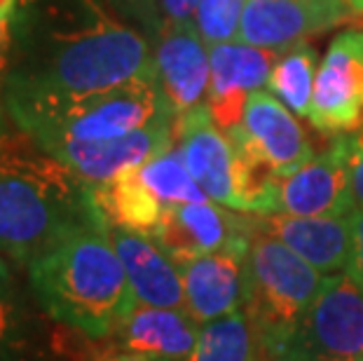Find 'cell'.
Here are the masks:
<instances>
[{"mask_svg": "<svg viewBox=\"0 0 363 361\" xmlns=\"http://www.w3.org/2000/svg\"><path fill=\"white\" fill-rule=\"evenodd\" d=\"M152 68L148 35L101 0H26L5 99L104 91Z\"/></svg>", "mask_w": 363, "mask_h": 361, "instance_id": "obj_1", "label": "cell"}, {"mask_svg": "<svg viewBox=\"0 0 363 361\" xmlns=\"http://www.w3.org/2000/svg\"><path fill=\"white\" fill-rule=\"evenodd\" d=\"M99 221L87 183L0 113V253L28 265L64 235Z\"/></svg>", "mask_w": 363, "mask_h": 361, "instance_id": "obj_2", "label": "cell"}, {"mask_svg": "<svg viewBox=\"0 0 363 361\" xmlns=\"http://www.w3.org/2000/svg\"><path fill=\"white\" fill-rule=\"evenodd\" d=\"M35 301L59 324L113 338L136 307L106 221L75 228L26 265Z\"/></svg>", "mask_w": 363, "mask_h": 361, "instance_id": "obj_3", "label": "cell"}, {"mask_svg": "<svg viewBox=\"0 0 363 361\" xmlns=\"http://www.w3.org/2000/svg\"><path fill=\"white\" fill-rule=\"evenodd\" d=\"M7 115L40 145L52 141L101 143L179 118L155 68L104 91L78 96L5 99Z\"/></svg>", "mask_w": 363, "mask_h": 361, "instance_id": "obj_4", "label": "cell"}, {"mask_svg": "<svg viewBox=\"0 0 363 361\" xmlns=\"http://www.w3.org/2000/svg\"><path fill=\"white\" fill-rule=\"evenodd\" d=\"M323 279V272L284 242L253 228L244 260L242 310L256 331L260 357L274 350L298 326L319 296Z\"/></svg>", "mask_w": 363, "mask_h": 361, "instance_id": "obj_5", "label": "cell"}, {"mask_svg": "<svg viewBox=\"0 0 363 361\" xmlns=\"http://www.w3.org/2000/svg\"><path fill=\"white\" fill-rule=\"evenodd\" d=\"M265 361H363V289L347 272L326 274L298 326Z\"/></svg>", "mask_w": 363, "mask_h": 361, "instance_id": "obj_6", "label": "cell"}, {"mask_svg": "<svg viewBox=\"0 0 363 361\" xmlns=\"http://www.w3.org/2000/svg\"><path fill=\"white\" fill-rule=\"evenodd\" d=\"M326 136L363 127V26L347 28L330 40L316 71L310 118Z\"/></svg>", "mask_w": 363, "mask_h": 361, "instance_id": "obj_7", "label": "cell"}, {"mask_svg": "<svg viewBox=\"0 0 363 361\" xmlns=\"http://www.w3.org/2000/svg\"><path fill=\"white\" fill-rule=\"evenodd\" d=\"M352 134L333 136L326 150L314 152L291 174L279 179L277 211L291 216H350Z\"/></svg>", "mask_w": 363, "mask_h": 361, "instance_id": "obj_8", "label": "cell"}, {"mask_svg": "<svg viewBox=\"0 0 363 361\" xmlns=\"http://www.w3.org/2000/svg\"><path fill=\"white\" fill-rule=\"evenodd\" d=\"M253 235L251 218L223 209V204L190 202L169 206L150 237L176 263H188L199 256L249 244Z\"/></svg>", "mask_w": 363, "mask_h": 361, "instance_id": "obj_9", "label": "cell"}, {"mask_svg": "<svg viewBox=\"0 0 363 361\" xmlns=\"http://www.w3.org/2000/svg\"><path fill=\"white\" fill-rule=\"evenodd\" d=\"M352 17L345 0H246L237 40L284 52Z\"/></svg>", "mask_w": 363, "mask_h": 361, "instance_id": "obj_10", "label": "cell"}, {"mask_svg": "<svg viewBox=\"0 0 363 361\" xmlns=\"http://www.w3.org/2000/svg\"><path fill=\"white\" fill-rule=\"evenodd\" d=\"M281 52L230 40L208 48L211 80H208L206 106L216 127L223 134L242 125L246 101L253 91L267 84L269 73Z\"/></svg>", "mask_w": 363, "mask_h": 361, "instance_id": "obj_11", "label": "cell"}, {"mask_svg": "<svg viewBox=\"0 0 363 361\" xmlns=\"http://www.w3.org/2000/svg\"><path fill=\"white\" fill-rule=\"evenodd\" d=\"M176 125L179 118L157 122L115 141H52L43 148L61 160L68 169H73L89 188H96L127 169L141 167L150 157L172 148L176 143Z\"/></svg>", "mask_w": 363, "mask_h": 361, "instance_id": "obj_12", "label": "cell"}, {"mask_svg": "<svg viewBox=\"0 0 363 361\" xmlns=\"http://www.w3.org/2000/svg\"><path fill=\"white\" fill-rule=\"evenodd\" d=\"M176 145L192 179L202 186L208 199L239 211L233 143L216 127L206 104L179 115Z\"/></svg>", "mask_w": 363, "mask_h": 361, "instance_id": "obj_13", "label": "cell"}, {"mask_svg": "<svg viewBox=\"0 0 363 361\" xmlns=\"http://www.w3.org/2000/svg\"><path fill=\"white\" fill-rule=\"evenodd\" d=\"M155 73L172 109L183 115L206 104L211 61L195 21H164L155 38Z\"/></svg>", "mask_w": 363, "mask_h": 361, "instance_id": "obj_14", "label": "cell"}, {"mask_svg": "<svg viewBox=\"0 0 363 361\" xmlns=\"http://www.w3.org/2000/svg\"><path fill=\"white\" fill-rule=\"evenodd\" d=\"M225 136L246 143L279 176L291 174L314 155L312 143L296 115L267 89L253 91L246 101L242 125Z\"/></svg>", "mask_w": 363, "mask_h": 361, "instance_id": "obj_15", "label": "cell"}, {"mask_svg": "<svg viewBox=\"0 0 363 361\" xmlns=\"http://www.w3.org/2000/svg\"><path fill=\"white\" fill-rule=\"evenodd\" d=\"M249 244H239L181 263L185 310L199 324L223 319L244 307V260Z\"/></svg>", "mask_w": 363, "mask_h": 361, "instance_id": "obj_16", "label": "cell"}, {"mask_svg": "<svg viewBox=\"0 0 363 361\" xmlns=\"http://www.w3.org/2000/svg\"><path fill=\"white\" fill-rule=\"evenodd\" d=\"M253 228L284 242L300 258L323 274L342 272L352 253V213L350 216H291L262 213L251 218Z\"/></svg>", "mask_w": 363, "mask_h": 361, "instance_id": "obj_17", "label": "cell"}, {"mask_svg": "<svg viewBox=\"0 0 363 361\" xmlns=\"http://www.w3.org/2000/svg\"><path fill=\"white\" fill-rule=\"evenodd\" d=\"M108 233L125 265L136 305L185 307L181 265L169 258L150 235L118 226H108Z\"/></svg>", "mask_w": 363, "mask_h": 361, "instance_id": "obj_18", "label": "cell"}, {"mask_svg": "<svg viewBox=\"0 0 363 361\" xmlns=\"http://www.w3.org/2000/svg\"><path fill=\"white\" fill-rule=\"evenodd\" d=\"M202 326L185 307L136 305L113 338L122 348L155 361H183L195 348Z\"/></svg>", "mask_w": 363, "mask_h": 361, "instance_id": "obj_19", "label": "cell"}, {"mask_svg": "<svg viewBox=\"0 0 363 361\" xmlns=\"http://www.w3.org/2000/svg\"><path fill=\"white\" fill-rule=\"evenodd\" d=\"M91 193H94L96 209L108 226L150 235L164 213V206L138 179L136 167L91 188Z\"/></svg>", "mask_w": 363, "mask_h": 361, "instance_id": "obj_20", "label": "cell"}, {"mask_svg": "<svg viewBox=\"0 0 363 361\" xmlns=\"http://www.w3.org/2000/svg\"><path fill=\"white\" fill-rule=\"evenodd\" d=\"M35 319L10 265L0 256V361H35Z\"/></svg>", "mask_w": 363, "mask_h": 361, "instance_id": "obj_21", "label": "cell"}, {"mask_svg": "<svg viewBox=\"0 0 363 361\" xmlns=\"http://www.w3.org/2000/svg\"><path fill=\"white\" fill-rule=\"evenodd\" d=\"M316 50L305 40L284 50L269 73L265 89L298 118H310L314 82H316Z\"/></svg>", "mask_w": 363, "mask_h": 361, "instance_id": "obj_22", "label": "cell"}, {"mask_svg": "<svg viewBox=\"0 0 363 361\" xmlns=\"http://www.w3.org/2000/svg\"><path fill=\"white\" fill-rule=\"evenodd\" d=\"M260 345L244 310L202 326L195 348L183 361H258Z\"/></svg>", "mask_w": 363, "mask_h": 361, "instance_id": "obj_23", "label": "cell"}, {"mask_svg": "<svg viewBox=\"0 0 363 361\" xmlns=\"http://www.w3.org/2000/svg\"><path fill=\"white\" fill-rule=\"evenodd\" d=\"M138 179L143 186L155 195L157 202L169 209L176 204H190V202H208V195L202 186L192 179L188 167L183 162V155L179 145H172L169 150L150 157L148 162L136 167Z\"/></svg>", "mask_w": 363, "mask_h": 361, "instance_id": "obj_24", "label": "cell"}, {"mask_svg": "<svg viewBox=\"0 0 363 361\" xmlns=\"http://www.w3.org/2000/svg\"><path fill=\"white\" fill-rule=\"evenodd\" d=\"M244 5L246 0H199L195 26L206 48L237 40Z\"/></svg>", "mask_w": 363, "mask_h": 361, "instance_id": "obj_25", "label": "cell"}, {"mask_svg": "<svg viewBox=\"0 0 363 361\" xmlns=\"http://www.w3.org/2000/svg\"><path fill=\"white\" fill-rule=\"evenodd\" d=\"M26 0H0V113H5V84L12 66L14 38Z\"/></svg>", "mask_w": 363, "mask_h": 361, "instance_id": "obj_26", "label": "cell"}, {"mask_svg": "<svg viewBox=\"0 0 363 361\" xmlns=\"http://www.w3.org/2000/svg\"><path fill=\"white\" fill-rule=\"evenodd\" d=\"M350 195L354 211L363 209V127L352 132V157H350Z\"/></svg>", "mask_w": 363, "mask_h": 361, "instance_id": "obj_27", "label": "cell"}, {"mask_svg": "<svg viewBox=\"0 0 363 361\" xmlns=\"http://www.w3.org/2000/svg\"><path fill=\"white\" fill-rule=\"evenodd\" d=\"M345 270L363 289V209L352 211V253Z\"/></svg>", "mask_w": 363, "mask_h": 361, "instance_id": "obj_28", "label": "cell"}, {"mask_svg": "<svg viewBox=\"0 0 363 361\" xmlns=\"http://www.w3.org/2000/svg\"><path fill=\"white\" fill-rule=\"evenodd\" d=\"M160 5V14H162V24L164 21H174V24H188V21H195L197 5L199 0H157Z\"/></svg>", "mask_w": 363, "mask_h": 361, "instance_id": "obj_29", "label": "cell"}, {"mask_svg": "<svg viewBox=\"0 0 363 361\" xmlns=\"http://www.w3.org/2000/svg\"><path fill=\"white\" fill-rule=\"evenodd\" d=\"M89 361H155V359L138 355V352H131L127 348H122V345H111V348L96 352Z\"/></svg>", "mask_w": 363, "mask_h": 361, "instance_id": "obj_30", "label": "cell"}, {"mask_svg": "<svg viewBox=\"0 0 363 361\" xmlns=\"http://www.w3.org/2000/svg\"><path fill=\"white\" fill-rule=\"evenodd\" d=\"M345 3L352 7L354 14H363V0H345Z\"/></svg>", "mask_w": 363, "mask_h": 361, "instance_id": "obj_31", "label": "cell"}, {"mask_svg": "<svg viewBox=\"0 0 363 361\" xmlns=\"http://www.w3.org/2000/svg\"><path fill=\"white\" fill-rule=\"evenodd\" d=\"M101 3H106V0H101Z\"/></svg>", "mask_w": 363, "mask_h": 361, "instance_id": "obj_32", "label": "cell"}]
</instances>
